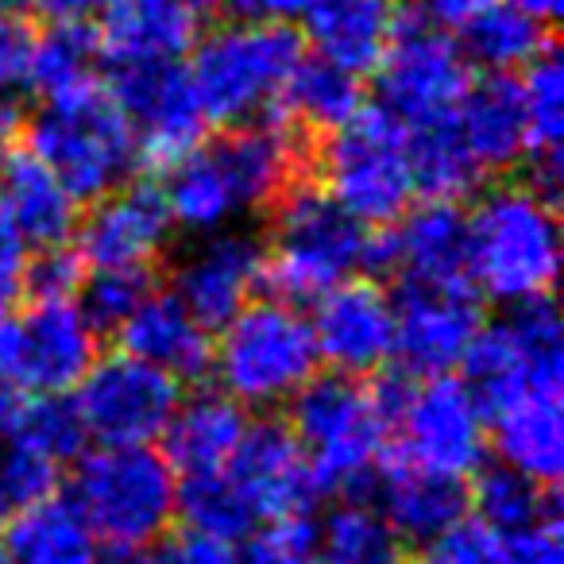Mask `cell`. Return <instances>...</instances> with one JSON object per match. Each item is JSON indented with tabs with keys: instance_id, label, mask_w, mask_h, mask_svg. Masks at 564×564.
I'll list each match as a JSON object with an SVG mask.
<instances>
[{
	"instance_id": "obj_1",
	"label": "cell",
	"mask_w": 564,
	"mask_h": 564,
	"mask_svg": "<svg viewBox=\"0 0 564 564\" xmlns=\"http://www.w3.org/2000/svg\"><path fill=\"white\" fill-rule=\"evenodd\" d=\"M306 143L286 120L228 128L166 166L163 202L178 228L213 236L263 213L299 182Z\"/></svg>"
},
{
	"instance_id": "obj_2",
	"label": "cell",
	"mask_w": 564,
	"mask_h": 564,
	"mask_svg": "<svg viewBox=\"0 0 564 564\" xmlns=\"http://www.w3.org/2000/svg\"><path fill=\"white\" fill-rule=\"evenodd\" d=\"M561 274L556 202L530 182H507L468 213V282L476 294L525 306L549 299Z\"/></svg>"
},
{
	"instance_id": "obj_3",
	"label": "cell",
	"mask_w": 564,
	"mask_h": 564,
	"mask_svg": "<svg viewBox=\"0 0 564 564\" xmlns=\"http://www.w3.org/2000/svg\"><path fill=\"white\" fill-rule=\"evenodd\" d=\"M379 236L340 209L322 186L294 182L274 202L271 243L263 248V282H271L282 302H317L352 282L364 267H376Z\"/></svg>"
},
{
	"instance_id": "obj_4",
	"label": "cell",
	"mask_w": 564,
	"mask_h": 564,
	"mask_svg": "<svg viewBox=\"0 0 564 564\" xmlns=\"http://www.w3.org/2000/svg\"><path fill=\"white\" fill-rule=\"evenodd\" d=\"M299 63L302 43L291 28L232 20L194 40L186 74L205 120L243 128L259 124L279 109L282 89Z\"/></svg>"
},
{
	"instance_id": "obj_5",
	"label": "cell",
	"mask_w": 564,
	"mask_h": 564,
	"mask_svg": "<svg viewBox=\"0 0 564 564\" xmlns=\"http://www.w3.org/2000/svg\"><path fill=\"white\" fill-rule=\"evenodd\" d=\"M317 364L310 317L282 299H251L220 325V340L209 352L220 394L251 410L294 402V394L317 376Z\"/></svg>"
},
{
	"instance_id": "obj_6",
	"label": "cell",
	"mask_w": 564,
	"mask_h": 564,
	"mask_svg": "<svg viewBox=\"0 0 564 564\" xmlns=\"http://www.w3.org/2000/svg\"><path fill=\"white\" fill-rule=\"evenodd\" d=\"M286 430L306 456L317 495H352L379 471L391 414L379 387H364L348 376H314L294 394Z\"/></svg>"
},
{
	"instance_id": "obj_7",
	"label": "cell",
	"mask_w": 564,
	"mask_h": 564,
	"mask_svg": "<svg viewBox=\"0 0 564 564\" xmlns=\"http://www.w3.org/2000/svg\"><path fill=\"white\" fill-rule=\"evenodd\" d=\"M32 155L70 189L74 202H97L128 186L135 171V135L109 89L82 86L63 97H47L28 128Z\"/></svg>"
},
{
	"instance_id": "obj_8",
	"label": "cell",
	"mask_w": 564,
	"mask_h": 564,
	"mask_svg": "<svg viewBox=\"0 0 564 564\" xmlns=\"http://www.w3.org/2000/svg\"><path fill=\"white\" fill-rule=\"evenodd\" d=\"M70 499L101 541L148 549L178 514V476L151 445H101L78 460Z\"/></svg>"
},
{
	"instance_id": "obj_9",
	"label": "cell",
	"mask_w": 564,
	"mask_h": 564,
	"mask_svg": "<svg viewBox=\"0 0 564 564\" xmlns=\"http://www.w3.org/2000/svg\"><path fill=\"white\" fill-rule=\"evenodd\" d=\"M325 194L360 225H394L417 186L410 166V132L387 109H360L322 143Z\"/></svg>"
},
{
	"instance_id": "obj_10",
	"label": "cell",
	"mask_w": 564,
	"mask_h": 564,
	"mask_svg": "<svg viewBox=\"0 0 564 564\" xmlns=\"http://www.w3.org/2000/svg\"><path fill=\"white\" fill-rule=\"evenodd\" d=\"M399 433V460L448 479H471L487 456V417L471 387L456 376L391 379L379 387Z\"/></svg>"
},
{
	"instance_id": "obj_11",
	"label": "cell",
	"mask_w": 564,
	"mask_h": 564,
	"mask_svg": "<svg viewBox=\"0 0 564 564\" xmlns=\"http://www.w3.org/2000/svg\"><path fill=\"white\" fill-rule=\"evenodd\" d=\"M101 333L74 299H32L0 317V391L47 399L70 394L97 360Z\"/></svg>"
},
{
	"instance_id": "obj_12",
	"label": "cell",
	"mask_w": 564,
	"mask_h": 564,
	"mask_svg": "<svg viewBox=\"0 0 564 564\" xmlns=\"http://www.w3.org/2000/svg\"><path fill=\"white\" fill-rule=\"evenodd\" d=\"M464 368V383L484 410L522 391H564V329L556 306L549 299L510 306L502 322L479 329Z\"/></svg>"
},
{
	"instance_id": "obj_13",
	"label": "cell",
	"mask_w": 564,
	"mask_h": 564,
	"mask_svg": "<svg viewBox=\"0 0 564 564\" xmlns=\"http://www.w3.org/2000/svg\"><path fill=\"white\" fill-rule=\"evenodd\" d=\"M379 97L402 128H430L453 120L471 89V63L460 43L433 24H399L387 55L376 66Z\"/></svg>"
},
{
	"instance_id": "obj_14",
	"label": "cell",
	"mask_w": 564,
	"mask_h": 564,
	"mask_svg": "<svg viewBox=\"0 0 564 564\" xmlns=\"http://www.w3.org/2000/svg\"><path fill=\"white\" fill-rule=\"evenodd\" d=\"M74 391L78 422L97 445H151L182 402L178 379L128 352L97 356Z\"/></svg>"
},
{
	"instance_id": "obj_15",
	"label": "cell",
	"mask_w": 564,
	"mask_h": 564,
	"mask_svg": "<svg viewBox=\"0 0 564 564\" xmlns=\"http://www.w3.org/2000/svg\"><path fill=\"white\" fill-rule=\"evenodd\" d=\"M109 94L132 124L135 148L148 163L171 166L202 143L209 120L178 58L112 63Z\"/></svg>"
},
{
	"instance_id": "obj_16",
	"label": "cell",
	"mask_w": 564,
	"mask_h": 564,
	"mask_svg": "<svg viewBox=\"0 0 564 564\" xmlns=\"http://www.w3.org/2000/svg\"><path fill=\"white\" fill-rule=\"evenodd\" d=\"M394 306V356L410 376H448L484 329L471 282H402Z\"/></svg>"
},
{
	"instance_id": "obj_17",
	"label": "cell",
	"mask_w": 564,
	"mask_h": 564,
	"mask_svg": "<svg viewBox=\"0 0 564 564\" xmlns=\"http://www.w3.org/2000/svg\"><path fill=\"white\" fill-rule=\"evenodd\" d=\"M225 476L256 525L306 518V510L317 499L306 456L282 422H248L236 453L228 456Z\"/></svg>"
},
{
	"instance_id": "obj_18",
	"label": "cell",
	"mask_w": 564,
	"mask_h": 564,
	"mask_svg": "<svg viewBox=\"0 0 564 564\" xmlns=\"http://www.w3.org/2000/svg\"><path fill=\"white\" fill-rule=\"evenodd\" d=\"M171 213L163 189L120 186L97 197L94 213L82 220L78 259L86 271H135L148 274L171 240Z\"/></svg>"
},
{
	"instance_id": "obj_19",
	"label": "cell",
	"mask_w": 564,
	"mask_h": 564,
	"mask_svg": "<svg viewBox=\"0 0 564 564\" xmlns=\"http://www.w3.org/2000/svg\"><path fill=\"white\" fill-rule=\"evenodd\" d=\"M263 243L240 228L202 236L174 267V299L205 325L220 329L236 317L263 282Z\"/></svg>"
},
{
	"instance_id": "obj_20",
	"label": "cell",
	"mask_w": 564,
	"mask_h": 564,
	"mask_svg": "<svg viewBox=\"0 0 564 564\" xmlns=\"http://www.w3.org/2000/svg\"><path fill=\"white\" fill-rule=\"evenodd\" d=\"M317 360L337 376H368L394 356V306L376 282H340L322 294L310 317Z\"/></svg>"
},
{
	"instance_id": "obj_21",
	"label": "cell",
	"mask_w": 564,
	"mask_h": 564,
	"mask_svg": "<svg viewBox=\"0 0 564 564\" xmlns=\"http://www.w3.org/2000/svg\"><path fill=\"white\" fill-rule=\"evenodd\" d=\"M379 267L402 282H468V213L456 202H425L406 209L379 236Z\"/></svg>"
},
{
	"instance_id": "obj_22",
	"label": "cell",
	"mask_w": 564,
	"mask_h": 564,
	"mask_svg": "<svg viewBox=\"0 0 564 564\" xmlns=\"http://www.w3.org/2000/svg\"><path fill=\"white\" fill-rule=\"evenodd\" d=\"M564 391H522L484 410L499 464L553 491L564 471Z\"/></svg>"
},
{
	"instance_id": "obj_23",
	"label": "cell",
	"mask_w": 564,
	"mask_h": 564,
	"mask_svg": "<svg viewBox=\"0 0 564 564\" xmlns=\"http://www.w3.org/2000/svg\"><path fill=\"white\" fill-rule=\"evenodd\" d=\"M0 217L28 248H63L78 228V202L32 151H12L0 159Z\"/></svg>"
},
{
	"instance_id": "obj_24",
	"label": "cell",
	"mask_w": 564,
	"mask_h": 564,
	"mask_svg": "<svg viewBox=\"0 0 564 564\" xmlns=\"http://www.w3.org/2000/svg\"><path fill=\"white\" fill-rule=\"evenodd\" d=\"M117 333L128 356L166 371L178 383L209 371V329L171 291L143 294V302L128 314V322Z\"/></svg>"
},
{
	"instance_id": "obj_25",
	"label": "cell",
	"mask_w": 564,
	"mask_h": 564,
	"mask_svg": "<svg viewBox=\"0 0 564 564\" xmlns=\"http://www.w3.org/2000/svg\"><path fill=\"white\" fill-rule=\"evenodd\" d=\"M379 514L399 530V538L430 545L468 514V491L460 479L437 476L417 464H406L394 456L379 479Z\"/></svg>"
},
{
	"instance_id": "obj_26",
	"label": "cell",
	"mask_w": 564,
	"mask_h": 564,
	"mask_svg": "<svg viewBox=\"0 0 564 564\" xmlns=\"http://www.w3.org/2000/svg\"><path fill=\"white\" fill-rule=\"evenodd\" d=\"M453 124L479 174L510 171L525 159L522 94H518V82L507 74L471 82L460 109L453 112Z\"/></svg>"
},
{
	"instance_id": "obj_27",
	"label": "cell",
	"mask_w": 564,
	"mask_h": 564,
	"mask_svg": "<svg viewBox=\"0 0 564 564\" xmlns=\"http://www.w3.org/2000/svg\"><path fill=\"white\" fill-rule=\"evenodd\" d=\"M243 430H248L243 406H236L220 391H202L194 399H182L171 414L163 430V456L174 476H209L228 464Z\"/></svg>"
},
{
	"instance_id": "obj_28",
	"label": "cell",
	"mask_w": 564,
	"mask_h": 564,
	"mask_svg": "<svg viewBox=\"0 0 564 564\" xmlns=\"http://www.w3.org/2000/svg\"><path fill=\"white\" fill-rule=\"evenodd\" d=\"M306 32L314 43V58L356 74L376 70L387 55L399 17L391 0H322L306 17Z\"/></svg>"
},
{
	"instance_id": "obj_29",
	"label": "cell",
	"mask_w": 564,
	"mask_h": 564,
	"mask_svg": "<svg viewBox=\"0 0 564 564\" xmlns=\"http://www.w3.org/2000/svg\"><path fill=\"white\" fill-rule=\"evenodd\" d=\"M101 51L109 63L178 58L194 47L202 20L182 0H109L101 12Z\"/></svg>"
},
{
	"instance_id": "obj_30",
	"label": "cell",
	"mask_w": 564,
	"mask_h": 564,
	"mask_svg": "<svg viewBox=\"0 0 564 564\" xmlns=\"http://www.w3.org/2000/svg\"><path fill=\"white\" fill-rule=\"evenodd\" d=\"M9 564H94L101 553V538L74 499L47 495L20 514L9 518L0 538Z\"/></svg>"
},
{
	"instance_id": "obj_31",
	"label": "cell",
	"mask_w": 564,
	"mask_h": 564,
	"mask_svg": "<svg viewBox=\"0 0 564 564\" xmlns=\"http://www.w3.org/2000/svg\"><path fill=\"white\" fill-rule=\"evenodd\" d=\"M522 117H525V159H533V182L545 197H561V140H564V70L553 47L522 66Z\"/></svg>"
},
{
	"instance_id": "obj_32",
	"label": "cell",
	"mask_w": 564,
	"mask_h": 564,
	"mask_svg": "<svg viewBox=\"0 0 564 564\" xmlns=\"http://www.w3.org/2000/svg\"><path fill=\"white\" fill-rule=\"evenodd\" d=\"M314 561L317 564H414L410 545L391 522L360 499H348L314 525Z\"/></svg>"
},
{
	"instance_id": "obj_33",
	"label": "cell",
	"mask_w": 564,
	"mask_h": 564,
	"mask_svg": "<svg viewBox=\"0 0 564 564\" xmlns=\"http://www.w3.org/2000/svg\"><path fill=\"white\" fill-rule=\"evenodd\" d=\"M282 117L294 132H325L340 128L348 117L364 109V94L356 74L325 63V58H302L279 101Z\"/></svg>"
},
{
	"instance_id": "obj_34",
	"label": "cell",
	"mask_w": 564,
	"mask_h": 564,
	"mask_svg": "<svg viewBox=\"0 0 564 564\" xmlns=\"http://www.w3.org/2000/svg\"><path fill=\"white\" fill-rule=\"evenodd\" d=\"M460 51L468 55L471 66H484L491 74H507L518 66H530L538 55L549 51V24L538 17L522 12L510 0H495L491 9L479 12L464 28Z\"/></svg>"
},
{
	"instance_id": "obj_35",
	"label": "cell",
	"mask_w": 564,
	"mask_h": 564,
	"mask_svg": "<svg viewBox=\"0 0 564 564\" xmlns=\"http://www.w3.org/2000/svg\"><path fill=\"white\" fill-rule=\"evenodd\" d=\"M101 58V35L89 24H47L40 35H32L28 86L40 89L43 101L70 94V89L94 86Z\"/></svg>"
},
{
	"instance_id": "obj_36",
	"label": "cell",
	"mask_w": 564,
	"mask_h": 564,
	"mask_svg": "<svg viewBox=\"0 0 564 564\" xmlns=\"http://www.w3.org/2000/svg\"><path fill=\"white\" fill-rule=\"evenodd\" d=\"M468 507L476 510V522H484L491 533L510 538V533L533 525L541 514L556 507L549 487L525 479L522 471L507 468V464H495V468H479L476 484H471Z\"/></svg>"
},
{
	"instance_id": "obj_37",
	"label": "cell",
	"mask_w": 564,
	"mask_h": 564,
	"mask_svg": "<svg viewBox=\"0 0 564 564\" xmlns=\"http://www.w3.org/2000/svg\"><path fill=\"white\" fill-rule=\"evenodd\" d=\"M410 166H414V186L430 202H456L484 178L479 166L471 163L468 148L460 143V135H456L453 120L410 132Z\"/></svg>"
},
{
	"instance_id": "obj_38",
	"label": "cell",
	"mask_w": 564,
	"mask_h": 564,
	"mask_svg": "<svg viewBox=\"0 0 564 564\" xmlns=\"http://www.w3.org/2000/svg\"><path fill=\"white\" fill-rule=\"evenodd\" d=\"M178 514H186L189 530L213 533L220 541L248 538L256 530L248 507L236 495V487L228 484L225 468L209 471V476H189L178 484Z\"/></svg>"
},
{
	"instance_id": "obj_39",
	"label": "cell",
	"mask_w": 564,
	"mask_h": 564,
	"mask_svg": "<svg viewBox=\"0 0 564 564\" xmlns=\"http://www.w3.org/2000/svg\"><path fill=\"white\" fill-rule=\"evenodd\" d=\"M58 471H63V464H55L35 445H28L24 437L0 425V518L4 522L32 502L55 495Z\"/></svg>"
},
{
	"instance_id": "obj_40",
	"label": "cell",
	"mask_w": 564,
	"mask_h": 564,
	"mask_svg": "<svg viewBox=\"0 0 564 564\" xmlns=\"http://www.w3.org/2000/svg\"><path fill=\"white\" fill-rule=\"evenodd\" d=\"M151 291L148 274L135 271H86L78 291V306L86 314V322L97 333H117L128 322L135 306L143 302V294Z\"/></svg>"
},
{
	"instance_id": "obj_41",
	"label": "cell",
	"mask_w": 564,
	"mask_h": 564,
	"mask_svg": "<svg viewBox=\"0 0 564 564\" xmlns=\"http://www.w3.org/2000/svg\"><path fill=\"white\" fill-rule=\"evenodd\" d=\"M236 564H317L314 525L306 518L263 525V530L248 533V545L236 549Z\"/></svg>"
},
{
	"instance_id": "obj_42",
	"label": "cell",
	"mask_w": 564,
	"mask_h": 564,
	"mask_svg": "<svg viewBox=\"0 0 564 564\" xmlns=\"http://www.w3.org/2000/svg\"><path fill=\"white\" fill-rule=\"evenodd\" d=\"M417 564H507V549L499 533H491L476 518H464L453 530L433 538Z\"/></svg>"
},
{
	"instance_id": "obj_43",
	"label": "cell",
	"mask_w": 564,
	"mask_h": 564,
	"mask_svg": "<svg viewBox=\"0 0 564 564\" xmlns=\"http://www.w3.org/2000/svg\"><path fill=\"white\" fill-rule=\"evenodd\" d=\"M86 267H82L78 251L63 248H43L35 263H28V286L32 299H78Z\"/></svg>"
},
{
	"instance_id": "obj_44",
	"label": "cell",
	"mask_w": 564,
	"mask_h": 564,
	"mask_svg": "<svg viewBox=\"0 0 564 564\" xmlns=\"http://www.w3.org/2000/svg\"><path fill=\"white\" fill-rule=\"evenodd\" d=\"M507 564H564V538H561V514L556 507L541 514L533 525L502 538Z\"/></svg>"
},
{
	"instance_id": "obj_45",
	"label": "cell",
	"mask_w": 564,
	"mask_h": 564,
	"mask_svg": "<svg viewBox=\"0 0 564 564\" xmlns=\"http://www.w3.org/2000/svg\"><path fill=\"white\" fill-rule=\"evenodd\" d=\"M28 55L32 32L17 12H0V101H12L20 86H28Z\"/></svg>"
},
{
	"instance_id": "obj_46",
	"label": "cell",
	"mask_w": 564,
	"mask_h": 564,
	"mask_svg": "<svg viewBox=\"0 0 564 564\" xmlns=\"http://www.w3.org/2000/svg\"><path fill=\"white\" fill-rule=\"evenodd\" d=\"M155 564H236V549L232 541H220L213 533L189 530L186 525V530L166 541Z\"/></svg>"
},
{
	"instance_id": "obj_47",
	"label": "cell",
	"mask_w": 564,
	"mask_h": 564,
	"mask_svg": "<svg viewBox=\"0 0 564 564\" xmlns=\"http://www.w3.org/2000/svg\"><path fill=\"white\" fill-rule=\"evenodd\" d=\"M28 243L12 232V225L0 217V317L12 314L28 286Z\"/></svg>"
},
{
	"instance_id": "obj_48",
	"label": "cell",
	"mask_w": 564,
	"mask_h": 564,
	"mask_svg": "<svg viewBox=\"0 0 564 564\" xmlns=\"http://www.w3.org/2000/svg\"><path fill=\"white\" fill-rule=\"evenodd\" d=\"M417 4L425 12V24L441 28V32H464L495 0H417Z\"/></svg>"
},
{
	"instance_id": "obj_49",
	"label": "cell",
	"mask_w": 564,
	"mask_h": 564,
	"mask_svg": "<svg viewBox=\"0 0 564 564\" xmlns=\"http://www.w3.org/2000/svg\"><path fill=\"white\" fill-rule=\"evenodd\" d=\"M243 12V20H259V24H294L306 20L322 0H228Z\"/></svg>"
},
{
	"instance_id": "obj_50",
	"label": "cell",
	"mask_w": 564,
	"mask_h": 564,
	"mask_svg": "<svg viewBox=\"0 0 564 564\" xmlns=\"http://www.w3.org/2000/svg\"><path fill=\"white\" fill-rule=\"evenodd\" d=\"M47 24H89L109 9V0H32Z\"/></svg>"
},
{
	"instance_id": "obj_51",
	"label": "cell",
	"mask_w": 564,
	"mask_h": 564,
	"mask_svg": "<svg viewBox=\"0 0 564 564\" xmlns=\"http://www.w3.org/2000/svg\"><path fill=\"white\" fill-rule=\"evenodd\" d=\"M94 564H151L148 556H143V549H124V545H109L97 553Z\"/></svg>"
},
{
	"instance_id": "obj_52",
	"label": "cell",
	"mask_w": 564,
	"mask_h": 564,
	"mask_svg": "<svg viewBox=\"0 0 564 564\" xmlns=\"http://www.w3.org/2000/svg\"><path fill=\"white\" fill-rule=\"evenodd\" d=\"M510 4H518L522 12H530V17H538L541 24H553L556 12H561V0H510Z\"/></svg>"
},
{
	"instance_id": "obj_53",
	"label": "cell",
	"mask_w": 564,
	"mask_h": 564,
	"mask_svg": "<svg viewBox=\"0 0 564 564\" xmlns=\"http://www.w3.org/2000/svg\"><path fill=\"white\" fill-rule=\"evenodd\" d=\"M189 12H194L197 20H205V17H213V12H220L228 4V0H182Z\"/></svg>"
},
{
	"instance_id": "obj_54",
	"label": "cell",
	"mask_w": 564,
	"mask_h": 564,
	"mask_svg": "<svg viewBox=\"0 0 564 564\" xmlns=\"http://www.w3.org/2000/svg\"><path fill=\"white\" fill-rule=\"evenodd\" d=\"M24 4H32V0H0V12H17V9H24Z\"/></svg>"
},
{
	"instance_id": "obj_55",
	"label": "cell",
	"mask_w": 564,
	"mask_h": 564,
	"mask_svg": "<svg viewBox=\"0 0 564 564\" xmlns=\"http://www.w3.org/2000/svg\"><path fill=\"white\" fill-rule=\"evenodd\" d=\"M0 564H9V553H4V545H0Z\"/></svg>"
}]
</instances>
